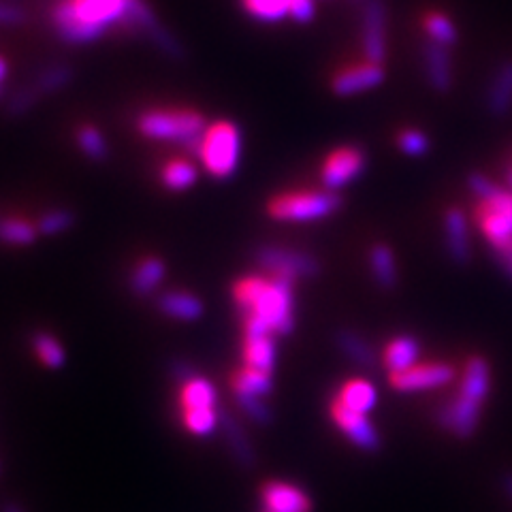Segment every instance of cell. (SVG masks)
<instances>
[{"mask_svg": "<svg viewBox=\"0 0 512 512\" xmlns=\"http://www.w3.org/2000/svg\"><path fill=\"white\" fill-rule=\"evenodd\" d=\"M205 116L190 107H152L137 116V133L158 143H178L195 156L199 139L207 128Z\"/></svg>", "mask_w": 512, "mask_h": 512, "instance_id": "8992f818", "label": "cell"}, {"mask_svg": "<svg viewBox=\"0 0 512 512\" xmlns=\"http://www.w3.org/2000/svg\"><path fill=\"white\" fill-rule=\"evenodd\" d=\"M41 237H58L69 233L77 224V214L71 207H50L35 218Z\"/></svg>", "mask_w": 512, "mask_h": 512, "instance_id": "d6a6232c", "label": "cell"}, {"mask_svg": "<svg viewBox=\"0 0 512 512\" xmlns=\"http://www.w3.org/2000/svg\"><path fill=\"white\" fill-rule=\"evenodd\" d=\"M367 169V154L357 146H342L327 154L320 165V184L325 190L340 192L348 184L361 178Z\"/></svg>", "mask_w": 512, "mask_h": 512, "instance_id": "8fae6325", "label": "cell"}, {"mask_svg": "<svg viewBox=\"0 0 512 512\" xmlns=\"http://www.w3.org/2000/svg\"><path fill=\"white\" fill-rule=\"evenodd\" d=\"M169 265L160 254H143L141 259L133 263L126 276L128 293L137 299H150L156 297L160 291V284L167 278Z\"/></svg>", "mask_w": 512, "mask_h": 512, "instance_id": "e0dca14e", "label": "cell"}, {"mask_svg": "<svg viewBox=\"0 0 512 512\" xmlns=\"http://www.w3.org/2000/svg\"><path fill=\"white\" fill-rule=\"evenodd\" d=\"M26 22V13L22 7L3 3L0 0V26H20Z\"/></svg>", "mask_w": 512, "mask_h": 512, "instance_id": "ab89813d", "label": "cell"}, {"mask_svg": "<svg viewBox=\"0 0 512 512\" xmlns=\"http://www.w3.org/2000/svg\"><path fill=\"white\" fill-rule=\"evenodd\" d=\"M175 384H178L175 406H178V421L182 429L195 438L214 436L220 427L222 410L216 384L199 370Z\"/></svg>", "mask_w": 512, "mask_h": 512, "instance_id": "5b68a950", "label": "cell"}, {"mask_svg": "<svg viewBox=\"0 0 512 512\" xmlns=\"http://www.w3.org/2000/svg\"><path fill=\"white\" fill-rule=\"evenodd\" d=\"M363 60L387 64L389 58V5L387 0H365L361 5Z\"/></svg>", "mask_w": 512, "mask_h": 512, "instance_id": "30bf717a", "label": "cell"}, {"mask_svg": "<svg viewBox=\"0 0 512 512\" xmlns=\"http://www.w3.org/2000/svg\"><path fill=\"white\" fill-rule=\"evenodd\" d=\"M342 207V197L331 190H284L265 203L267 218L276 222L306 224L325 220Z\"/></svg>", "mask_w": 512, "mask_h": 512, "instance_id": "ba28073f", "label": "cell"}, {"mask_svg": "<svg viewBox=\"0 0 512 512\" xmlns=\"http://www.w3.org/2000/svg\"><path fill=\"white\" fill-rule=\"evenodd\" d=\"M397 148L406 156L421 158L429 152L431 141L423 131H419V128H404V131L397 133Z\"/></svg>", "mask_w": 512, "mask_h": 512, "instance_id": "74e56055", "label": "cell"}, {"mask_svg": "<svg viewBox=\"0 0 512 512\" xmlns=\"http://www.w3.org/2000/svg\"><path fill=\"white\" fill-rule=\"evenodd\" d=\"M0 470H3V468H0Z\"/></svg>", "mask_w": 512, "mask_h": 512, "instance_id": "7dc6e473", "label": "cell"}, {"mask_svg": "<svg viewBox=\"0 0 512 512\" xmlns=\"http://www.w3.org/2000/svg\"><path fill=\"white\" fill-rule=\"evenodd\" d=\"M229 389H231V395L267 397L271 391H274V374L239 365L229 376Z\"/></svg>", "mask_w": 512, "mask_h": 512, "instance_id": "f1b7e54d", "label": "cell"}, {"mask_svg": "<svg viewBox=\"0 0 512 512\" xmlns=\"http://www.w3.org/2000/svg\"><path fill=\"white\" fill-rule=\"evenodd\" d=\"M278 338L259 331H242V365L261 372H276Z\"/></svg>", "mask_w": 512, "mask_h": 512, "instance_id": "44dd1931", "label": "cell"}, {"mask_svg": "<svg viewBox=\"0 0 512 512\" xmlns=\"http://www.w3.org/2000/svg\"><path fill=\"white\" fill-rule=\"evenodd\" d=\"M242 148V128L233 120H216L207 124L195 156L210 178L222 182L233 178L242 165Z\"/></svg>", "mask_w": 512, "mask_h": 512, "instance_id": "52a82bcc", "label": "cell"}, {"mask_svg": "<svg viewBox=\"0 0 512 512\" xmlns=\"http://www.w3.org/2000/svg\"><path fill=\"white\" fill-rule=\"evenodd\" d=\"M491 391V365L485 357L474 355L463 365L459 389L440 406L438 425L455 438H472L478 429L480 414Z\"/></svg>", "mask_w": 512, "mask_h": 512, "instance_id": "3957f363", "label": "cell"}, {"mask_svg": "<svg viewBox=\"0 0 512 512\" xmlns=\"http://www.w3.org/2000/svg\"><path fill=\"white\" fill-rule=\"evenodd\" d=\"M457 378V370L451 363L444 361H427L416 363L404 372L389 374L391 389L397 393H421V391H434L451 384Z\"/></svg>", "mask_w": 512, "mask_h": 512, "instance_id": "7c38bea8", "label": "cell"}, {"mask_svg": "<svg viewBox=\"0 0 512 512\" xmlns=\"http://www.w3.org/2000/svg\"><path fill=\"white\" fill-rule=\"evenodd\" d=\"M485 107L489 116L506 118L512 111V58L498 64L485 92Z\"/></svg>", "mask_w": 512, "mask_h": 512, "instance_id": "7402d4cb", "label": "cell"}, {"mask_svg": "<svg viewBox=\"0 0 512 512\" xmlns=\"http://www.w3.org/2000/svg\"><path fill=\"white\" fill-rule=\"evenodd\" d=\"M199 165L192 158L175 156L165 160L158 169V182L169 192H186L199 182Z\"/></svg>", "mask_w": 512, "mask_h": 512, "instance_id": "cb8c5ba5", "label": "cell"}, {"mask_svg": "<svg viewBox=\"0 0 512 512\" xmlns=\"http://www.w3.org/2000/svg\"><path fill=\"white\" fill-rule=\"evenodd\" d=\"M367 263H370V271L374 282L382 288V291H395L399 282L397 271V259L391 246L387 244H374L367 252Z\"/></svg>", "mask_w": 512, "mask_h": 512, "instance_id": "f546056e", "label": "cell"}, {"mask_svg": "<svg viewBox=\"0 0 512 512\" xmlns=\"http://www.w3.org/2000/svg\"><path fill=\"white\" fill-rule=\"evenodd\" d=\"M333 342L350 363H355L359 367H367V370H370V367H374L378 361L376 348L372 346V342L355 329H348V327L338 329L333 335Z\"/></svg>", "mask_w": 512, "mask_h": 512, "instance_id": "83f0119b", "label": "cell"}, {"mask_svg": "<svg viewBox=\"0 0 512 512\" xmlns=\"http://www.w3.org/2000/svg\"><path fill=\"white\" fill-rule=\"evenodd\" d=\"M73 137H75L77 150L82 152L90 160V163H105V160L109 158V154H111L109 141L99 126L79 124L75 128Z\"/></svg>", "mask_w": 512, "mask_h": 512, "instance_id": "4dcf8cb0", "label": "cell"}, {"mask_svg": "<svg viewBox=\"0 0 512 512\" xmlns=\"http://www.w3.org/2000/svg\"><path fill=\"white\" fill-rule=\"evenodd\" d=\"M502 485H504V491H506V493L510 495V498H512V472H508V474L504 476Z\"/></svg>", "mask_w": 512, "mask_h": 512, "instance_id": "ee69618b", "label": "cell"}, {"mask_svg": "<svg viewBox=\"0 0 512 512\" xmlns=\"http://www.w3.org/2000/svg\"><path fill=\"white\" fill-rule=\"evenodd\" d=\"M7 75H9V64H7V60L3 56H0V84L5 82Z\"/></svg>", "mask_w": 512, "mask_h": 512, "instance_id": "7bdbcfd3", "label": "cell"}, {"mask_svg": "<svg viewBox=\"0 0 512 512\" xmlns=\"http://www.w3.org/2000/svg\"><path fill=\"white\" fill-rule=\"evenodd\" d=\"M50 20L67 45L96 43L114 26L139 30L146 39L163 28L148 0H56Z\"/></svg>", "mask_w": 512, "mask_h": 512, "instance_id": "6da1fadb", "label": "cell"}, {"mask_svg": "<svg viewBox=\"0 0 512 512\" xmlns=\"http://www.w3.org/2000/svg\"><path fill=\"white\" fill-rule=\"evenodd\" d=\"M295 282L269 274L237 276L229 295L242 331H259L282 338L295 329Z\"/></svg>", "mask_w": 512, "mask_h": 512, "instance_id": "7a4b0ae2", "label": "cell"}, {"mask_svg": "<svg viewBox=\"0 0 512 512\" xmlns=\"http://www.w3.org/2000/svg\"><path fill=\"white\" fill-rule=\"evenodd\" d=\"M423 30L427 41L448 47V50H453L459 43V30L451 20V15L444 11H427L423 15Z\"/></svg>", "mask_w": 512, "mask_h": 512, "instance_id": "1f68e13d", "label": "cell"}, {"mask_svg": "<svg viewBox=\"0 0 512 512\" xmlns=\"http://www.w3.org/2000/svg\"><path fill=\"white\" fill-rule=\"evenodd\" d=\"M468 188L476 197L474 218L489 246L506 263L512 259V190L495 186L487 175L472 173Z\"/></svg>", "mask_w": 512, "mask_h": 512, "instance_id": "277c9868", "label": "cell"}, {"mask_svg": "<svg viewBox=\"0 0 512 512\" xmlns=\"http://www.w3.org/2000/svg\"><path fill=\"white\" fill-rule=\"evenodd\" d=\"M233 402L239 410V414L246 416V419L259 427H269L276 421V414L267 404V397H256V395H233Z\"/></svg>", "mask_w": 512, "mask_h": 512, "instance_id": "d590c367", "label": "cell"}, {"mask_svg": "<svg viewBox=\"0 0 512 512\" xmlns=\"http://www.w3.org/2000/svg\"><path fill=\"white\" fill-rule=\"evenodd\" d=\"M154 308L160 316L175 320V323H197L205 314L203 299L197 293L186 291V288H167V291H160L154 297Z\"/></svg>", "mask_w": 512, "mask_h": 512, "instance_id": "ac0fdd59", "label": "cell"}, {"mask_svg": "<svg viewBox=\"0 0 512 512\" xmlns=\"http://www.w3.org/2000/svg\"><path fill=\"white\" fill-rule=\"evenodd\" d=\"M348 3H350V5H359V7H361V5L365 3V0H348Z\"/></svg>", "mask_w": 512, "mask_h": 512, "instance_id": "f6af8a7d", "label": "cell"}, {"mask_svg": "<svg viewBox=\"0 0 512 512\" xmlns=\"http://www.w3.org/2000/svg\"><path fill=\"white\" fill-rule=\"evenodd\" d=\"M218 431L222 434L224 446H227V451L237 466L242 470H254L256 463H259V453H256L246 427L231 408L222 406Z\"/></svg>", "mask_w": 512, "mask_h": 512, "instance_id": "9a60e30c", "label": "cell"}, {"mask_svg": "<svg viewBox=\"0 0 512 512\" xmlns=\"http://www.w3.org/2000/svg\"><path fill=\"white\" fill-rule=\"evenodd\" d=\"M291 20L297 24H310L316 18V0H288Z\"/></svg>", "mask_w": 512, "mask_h": 512, "instance_id": "f35d334b", "label": "cell"}, {"mask_svg": "<svg viewBox=\"0 0 512 512\" xmlns=\"http://www.w3.org/2000/svg\"><path fill=\"white\" fill-rule=\"evenodd\" d=\"M254 263L263 274L284 280H310L320 274V261L314 254L280 244H261L254 250Z\"/></svg>", "mask_w": 512, "mask_h": 512, "instance_id": "9c48e42d", "label": "cell"}, {"mask_svg": "<svg viewBox=\"0 0 512 512\" xmlns=\"http://www.w3.org/2000/svg\"><path fill=\"white\" fill-rule=\"evenodd\" d=\"M444 244L446 252L457 265H466L472 259V242L468 216L461 207H448L444 212Z\"/></svg>", "mask_w": 512, "mask_h": 512, "instance_id": "ffe728a7", "label": "cell"}, {"mask_svg": "<svg viewBox=\"0 0 512 512\" xmlns=\"http://www.w3.org/2000/svg\"><path fill=\"white\" fill-rule=\"evenodd\" d=\"M35 220L20 214L0 216V246L5 248H30L39 242Z\"/></svg>", "mask_w": 512, "mask_h": 512, "instance_id": "4316f807", "label": "cell"}, {"mask_svg": "<svg viewBox=\"0 0 512 512\" xmlns=\"http://www.w3.org/2000/svg\"><path fill=\"white\" fill-rule=\"evenodd\" d=\"M242 7L252 20L263 24H278L291 18L288 0H242Z\"/></svg>", "mask_w": 512, "mask_h": 512, "instance_id": "e575fe53", "label": "cell"}, {"mask_svg": "<svg viewBox=\"0 0 512 512\" xmlns=\"http://www.w3.org/2000/svg\"><path fill=\"white\" fill-rule=\"evenodd\" d=\"M504 265H506V267H508V271H510V274H512V259H510V261H506V263H504Z\"/></svg>", "mask_w": 512, "mask_h": 512, "instance_id": "bcb514c9", "label": "cell"}, {"mask_svg": "<svg viewBox=\"0 0 512 512\" xmlns=\"http://www.w3.org/2000/svg\"><path fill=\"white\" fill-rule=\"evenodd\" d=\"M421 357V344L412 335H395L387 342V346L382 348L380 361L384 365V370L389 374L395 372H404L408 367L419 363Z\"/></svg>", "mask_w": 512, "mask_h": 512, "instance_id": "d4e9b609", "label": "cell"}, {"mask_svg": "<svg viewBox=\"0 0 512 512\" xmlns=\"http://www.w3.org/2000/svg\"><path fill=\"white\" fill-rule=\"evenodd\" d=\"M75 79V71L69 67V64H52V67H45L39 71L32 79V86H35L41 96H52L62 90H67Z\"/></svg>", "mask_w": 512, "mask_h": 512, "instance_id": "836d02e7", "label": "cell"}, {"mask_svg": "<svg viewBox=\"0 0 512 512\" xmlns=\"http://www.w3.org/2000/svg\"><path fill=\"white\" fill-rule=\"evenodd\" d=\"M333 399H338L340 404H344L350 410L370 414L378 404V389L374 387V382L367 378H350L340 384V389L335 391Z\"/></svg>", "mask_w": 512, "mask_h": 512, "instance_id": "484cf974", "label": "cell"}, {"mask_svg": "<svg viewBox=\"0 0 512 512\" xmlns=\"http://www.w3.org/2000/svg\"><path fill=\"white\" fill-rule=\"evenodd\" d=\"M421 62L427 86L436 94H448L455 84L453 56L448 47L425 41L421 45Z\"/></svg>", "mask_w": 512, "mask_h": 512, "instance_id": "d6986e66", "label": "cell"}, {"mask_svg": "<svg viewBox=\"0 0 512 512\" xmlns=\"http://www.w3.org/2000/svg\"><path fill=\"white\" fill-rule=\"evenodd\" d=\"M384 79H387V67H384V64L363 62L335 73L331 77L329 88L335 96H340V99H348V96H357L382 86Z\"/></svg>", "mask_w": 512, "mask_h": 512, "instance_id": "2e32d148", "label": "cell"}, {"mask_svg": "<svg viewBox=\"0 0 512 512\" xmlns=\"http://www.w3.org/2000/svg\"><path fill=\"white\" fill-rule=\"evenodd\" d=\"M329 419L352 444L361 448V451L376 453L380 448V444H382L380 434H378L376 425L370 421V416H367V414L350 410L344 404H340L338 399L331 397Z\"/></svg>", "mask_w": 512, "mask_h": 512, "instance_id": "4fadbf2b", "label": "cell"}, {"mask_svg": "<svg viewBox=\"0 0 512 512\" xmlns=\"http://www.w3.org/2000/svg\"><path fill=\"white\" fill-rule=\"evenodd\" d=\"M167 370H169V376L173 382H180V380L188 378L192 372H197V367L184 357H173L167 365Z\"/></svg>", "mask_w": 512, "mask_h": 512, "instance_id": "60d3db41", "label": "cell"}, {"mask_svg": "<svg viewBox=\"0 0 512 512\" xmlns=\"http://www.w3.org/2000/svg\"><path fill=\"white\" fill-rule=\"evenodd\" d=\"M261 512H312L314 504L310 495L288 480L271 478L259 489Z\"/></svg>", "mask_w": 512, "mask_h": 512, "instance_id": "5bb4252c", "label": "cell"}, {"mask_svg": "<svg viewBox=\"0 0 512 512\" xmlns=\"http://www.w3.org/2000/svg\"><path fill=\"white\" fill-rule=\"evenodd\" d=\"M28 344H30L32 357L37 359V363L43 367V370L58 372L67 365V359H69L67 348H64L62 340L56 333L47 329H37L30 333Z\"/></svg>", "mask_w": 512, "mask_h": 512, "instance_id": "603a6c76", "label": "cell"}, {"mask_svg": "<svg viewBox=\"0 0 512 512\" xmlns=\"http://www.w3.org/2000/svg\"><path fill=\"white\" fill-rule=\"evenodd\" d=\"M0 512H26V508L15 500H5L3 504H0Z\"/></svg>", "mask_w": 512, "mask_h": 512, "instance_id": "b9f144b4", "label": "cell"}, {"mask_svg": "<svg viewBox=\"0 0 512 512\" xmlns=\"http://www.w3.org/2000/svg\"><path fill=\"white\" fill-rule=\"evenodd\" d=\"M41 99H43L41 92L30 82V84L18 88L9 96L7 103H5V116L11 118V120L24 118L41 103Z\"/></svg>", "mask_w": 512, "mask_h": 512, "instance_id": "8d00e7d4", "label": "cell"}]
</instances>
